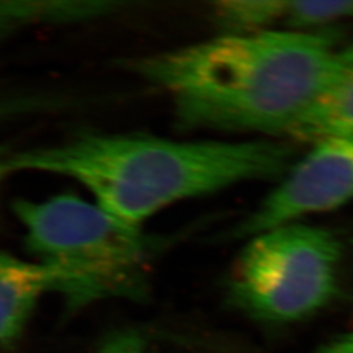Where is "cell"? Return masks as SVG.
I'll return each instance as SVG.
<instances>
[{
    "label": "cell",
    "mask_w": 353,
    "mask_h": 353,
    "mask_svg": "<svg viewBox=\"0 0 353 353\" xmlns=\"http://www.w3.org/2000/svg\"><path fill=\"white\" fill-rule=\"evenodd\" d=\"M45 102L39 101L37 96L26 94L0 84V122L12 119L14 117L34 113Z\"/></svg>",
    "instance_id": "obj_11"
},
{
    "label": "cell",
    "mask_w": 353,
    "mask_h": 353,
    "mask_svg": "<svg viewBox=\"0 0 353 353\" xmlns=\"http://www.w3.org/2000/svg\"><path fill=\"white\" fill-rule=\"evenodd\" d=\"M353 20V0H284L281 24L288 30L316 32Z\"/></svg>",
    "instance_id": "obj_10"
},
{
    "label": "cell",
    "mask_w": 353,
    "mask_h": 353,
    "mask_svg": "<svg viewBox=\"0 0 353 353\" xmlns=\"http://www.w3.org/2000/svg\"><path fill=\"white\" fill-rule=\"evenodd\" d=\"M334 28L220 34L127 61L161 89L182 130L296 138L338 50Z\"/></svg>",
    "instance_id": "obj_1"
},
{
    "label": "cell",
    "mask_w": 353,
    "mask_h": 353,
    "mask_svg": "<svg viewBox=\"0 0 353 353\" xmlns=\"http://www.w3.org/2000/svg\"><path fill=\"white\" fill-rule=\"evenodd\" d=\"M353 135V41L339 46L314 106L294 139L316 143Z\"/></svg>",
    "instance_id": "obj_7"
},
{
    "label": "cell",
    "mask_w": 353,
    "mask_h": 353,
    "mask_svg": "<svg viewBox=\"0 0 353 353\" xmlns=\"http://www.w3.org/2000/svg\"><path fill=\"white\" fill-rule=\"evenodd\" d=\"M248 241L228 280L229 301L245 314L293 323L336 299L343 245L331 230L293 221Z\"/></svg>",
    "instance_id": "obj_4"
},
{
    "label": "cell",
    "mask_w": 353,
    "mask_h": 353,
    "mask_svg": "<svg viewBox=\"0 0 353 353\" xmlns=\"http://www.w3.org/2000/svg\"><path fill=\"white\" fill-rule=\"evenodd\" d=\"M10 160H11V153L0 148V183L6 176L12 174Z\"/></svg>",
    "instance_id": "obj_14"
},
{
    "label": "cell",
    "mask_w": 353,
    "mask_h": 353,
    "mask_svg": "<svg viewBox=\"0 0 353 353\" xmlns=\"http://www.w3.org/2000/svg\"><path fill=\"white\" fill-rule=\"evenodd\" d=\"M144 343L135 334H118L106 341L99 353H144Z\"/></svg>",
    "instance_id": "obj_12"
},
{
    "label": "cell",
    "mask_w": 353,
    "mask_h": 353,
    "mask_svg": "<svg viewBox=\"0 0 353 353\" xmlns=\"http://www.w3.org/2000/svg\"><path fill=\"white\" fill-rule=\"evenodd\" d=\"M294 152L281 140H178L84 134L51 147L11 153L14 172L75 179L117 221L141 229L176 202L245 182L283 178Z\"/></svg>",
    "instance_id": "obj_2"
},
{
    "label": "cell",
    "mask_w": 353,
    "mask_h": 353,
    "mask_svg": "<svg viewBox=\"0 0 353 353\" xmlns=\"http://www.w3.org/2000/svg\"><path fill=\"white\" fill-rule=\"evenodd\" d=\"M61 288V276L49 265L0 252V347L16 341L39 299Z\"/></svg>",
    "instance_id": "obj_6"
},
{
    "label": "cell",
    "mask_w": 353,
    "mask_h": 353,
    "mask_svg": "<svg viewBox=\"0 0 353 353\" xmlns=\"http://www.w3.org/2000/svg\"><path fill=\"white\" fill-rule=\"evenodd\" d=\"M214 23L223 34L274 29L281 24L283 0H225L214 4Z\"/></svg>",
    "instance_id": "obj_9"
},
{
    "label": "cell",
    "mask_w": 353,
    "mask_h": 353,
    "mask_svg": "<svg viewBox=\"0 0 353 353\" xmlns=\"http://www.w3.org/2000/svg\"><path fill=\"white\" fill-rule=\"evenodd\" d=\"M313 353H353V331L327 341Z\"/></svg>",
    "instance_id": "obj_13"
},
{
    "label": "cell",
    "mask_w": 353,
    "mask_h": 353,
    "mask_svg": "<svg viewBox=\"0 0 353 353\" xmlns=\"http://www.w3.org/2000/svg\"><path fill=\"white\" fill-rule=\"evenodd\" d=\"M112 1H0V39L38 23H67L114 12Z\"/></svg>",
    "instance_id": "obj_8"
},
{
    "label": "cell",
    "mask_w": 353,
    "mask_h": 353,
    "mask_svg": "<svg viewBox=\"0 0 353 353\" xmlns=\"http://www.w3.org/2000/svg\"><path fill=\"white\" fill-rule=\"evenodd\" d=\"M353 199V135L316 141L292 165L255 211L229 237L248 240L271 228L323 214Z\"/></svg>",
    "instance_id": "obj_5"
},
{
    "label": "cell",
    "mask_w": 353,
    "mask_h": 353,
    "mask_svg": "<svg viewBox=\"0 0 353 353\" xmlns=\"http://www.w3.org/2000/svg\"><path fill=\"white\" fill-rule=\"evenodd\" d=\"M12 210L28 250L59 274V293L70 306L141 294L153 252L141 229L126 227L96 203L71 194L17 201Z\"/></svg>",
    "instance_id": "obj_3"
}]
</instances>
